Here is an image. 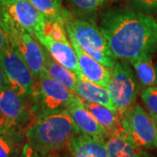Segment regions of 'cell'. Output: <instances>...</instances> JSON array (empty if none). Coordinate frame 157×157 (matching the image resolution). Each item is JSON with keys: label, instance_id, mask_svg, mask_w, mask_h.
Wrapping results in <instances>:
<instances>
[{"label": "cell", "instance_id": "obj_1", "mask_svg": "<svg viewBox=\"0 0 157 157\" xmlns=\"http://www.w3.org/2000/svg\"><path fill=\"white\" fill-rule=\"evenodd\" d=\"M99 28L117 59L128 62L153 56L157 50V20L131 7L105 12Z\"/></svg>", "mask_w": 157, "mask_h": 157}, {"label": "cell", "instance_id": "obj_2", "mask_svg": "<svg viewBox=\"0 0 157 157\" xmlns=\"http://www.w3.org/2000/svg\"><path fill=\"white\" fill-rule=\"evenodd\" d=\"M75 135L78 133L67 110L33 120L25 129L26 142L42 156L65 150Z\"/></svg>", "mask_w": 157, "mask_h": 157}, {"label": "cell", "instance_id": "obj_3", "mask_svg": "<svg viewBox=\"0 0 157 157\" xmlns=\"http://www.w3.org/2000/svg\"><path fill=\"white\" fill-rule=\"evenodd\" d=\"M78 98L73 92L54 80L45 69L35 79L33 94L30 98L33 121L52 113L67 110Z\"/></svg>", "mask_w": 157, "mask_h": 157}, {"label": "cell", "instance_id": "obj_4", "mask_svg": "<svg viewBox=\"0 0 157 157\" xmlns=\"http://www.w3.org/2000/svg\"><path fill=\"white\" fill-rule=\"evenodd\" d=\"M65 27L70 41L76 43L87 54L113 71L118 59L110 50L106 38L94 23L73 17L66 22Z\"/></svg>", "mask_w": 157, "mask_h": 157}, {"label": "cell", "instance_id": "obj_5", "mask_svg": "<svg viewBox=\"0 0 157 157\" xmlns=\"http://www.w3.org/2000/svg\"><path fill=\"white\" fill-rule=\"evenodd\" d=\"M121 119L125 139L143 149L157 146L156 121L140 105L135 104Z\"/></svg>", "mask_w": 157, "mask_h": 157}, {"label": "cell", "instance_id": "obj_6", "mask_svg": "<svg viewBox=\"0 0 157 157\" xmlns=\"http://www.w3.org/2000/svg\"><path fill=\"white\" fill-rule=\"evenodd\" d=\"M0 67L6 84L19 95L30 99L35 86V78L26 62L11 45L0 55Z\"/></svg>", "mask_w": 157, "mask_h": 157}, {"label": "cell", "instance_id": "obj_7", "mask_svg": "<svg viewBox=\"0 0 157 157\" xmlns=\"http://www.w3.org/2000/svg\"><path fill=\"white\" fill-rule=\"evenodd\" d=\"M107 91L120 115L135 106L139 93V82L128 62L121 60L116 64L112 71Z\"/></svg>", "mask_w": 157, "mask_h": 157}, {"label": "cell", "instance_id": "obj_8", "mask_svg": "<svg viewBox=\"0 0 157 157\" xmlns=\"http://www.w3.org/2000/svg\"><path fill=\"white\" fill-rule=\"evenodd\" d=\"M11 45L26 62L35 79L45 70V51L38 39L15 23L8 34Z\"/></svg>", "mask_w": 157, "mask_h": 157}, {"label": "cell", "instance_id": "obj_9", "mask_svg": "<svg viewBox=\"0 0 157 157\" xmlns=\"http://www.w3.org/2000/svg\"><path fill=\"white\" fill-rule=\"evenodd\" d=\"M32 121L30 99L6 86L0 92V121L7 127L25 130Z\"/></svg>", "mask_w": 157, "mask_h": 157}, {"label": "cell", "instance_id": "obj_10", "mask_svg": "<svg viewBox=\"0 0 157 157\" xmlns=\"http://www.w3.org/2000/svg\"><path fill=\"white\" fill-rule=\"evenodd\" d=\"M11 19L36 38L45 33V19L29 0H0Z\"/></svg>", "mask_w": 157, "mask_h": 157}, {"label": "cell", "instance_id": "obj_11", "mask_svg": "<svg viewBox=\"0 0 157 157\" xmlns=\"http://www.w3.org/2000/svg\"><path fill=\"white\" fill-rule=\"evenodd\" d=\"M36 39L56 61L71 70L78 78L83 76L76 52L69 39L56 40L44 33L37 36Z\"/></svg>", "mask_w": 157, "mask_h": 157}, {"label": "cell", "instance_id": "obj_12", "mask_svg": "<svg viewBox=\"0 0 157 157\" xmlns=\"http://www.w3.org/2000/svg\"><path fill=\"white\" fill-rule=\"evenodd\" d=\"M67 110L70 113L78 135L105 140L110 137L108 132L86 108L84 102L79 98L73 102Z\"/></svg>", "mask_w": 157, "mask_h": 157}, {"label": "cell", "instance_id": "obj_13", "mask_svg": "<svg viewBox=\"0 0 157 157\" xmlns=\"http://www.w3.org/2000/svg\"><path fill=\"white\" fill-rule=\"evenodd\" d=\"M78 58V65L82 75L89 81L100 86L101 87L107 88L111 79V70L103 66L95 59L87 54L82 50L76 43L70 41Z\"/></svg>", "mask_w": 157, "mask_h": 157}, {"label": "cell", "instance_id": "obj_14", "mask_svg": "<svg viewBox=\"0 0 157 157\" xmlns=\"http://www.w3.org/2000/svg\"><path fill=\"white\" fill-rule=\"evenodd\" d=\"M74 94L83 101L101 105L118 113L117 107L113 102L107 88L91 82L84 76L78 78Z\"/></svg>", "mask_w": 157, "mask_h": 157}, {"label": "cell", "instance_id": "obj_15", "mask_svg": "<svg viewBox=\"0 0 157 157\" xmlns=\"http://www.w3.org/2000/svg\"><path fill=\"white\" fill-rule=\"evenodd\" d=\"M67 149L73 157H108L106 140L86 135H74Z\"/></svg>", "mask_w": 157, "mask_h": 157}, {"label": "cell", "instance_id": "obj_16", "mask_svg": "<svg viewBox=\"0 0 157 157\" xmlns=\"http://www.w3.org/2000/svg\"><path fill=\"white\" fill-rule=\"evenodd\" d=\"M84 102V106L89 111L96 121L108 132L111 136H122V124L119 113L101 105Z\"/></svg>", "mask_w": 157, "mask_h": 157}, {"label": "cell", "instance_id": "obj_17", "mask_svg": "<svg viewBox=\"0 0 157 157\" xmlns=\"http://www.w3.org/2000/svg\"><path fill=\"white\" fill-rule=\"evenodd\" d=\"M25 130L7 128L0 131V157H19L25 142Z\"/></svg>", "mask_w": 157, "mask_h": 157}, {"label": "cell", "instance_id": "obj_18", "mask_svg": "<svg viewBox=\"0 0 157 157\" xmlns=\"http://www.w3.org/2000/svg\"><path fill=\"white\" fill-rule=\"evenodd\" d=\"M46 21H55L65 25L73 16L60 0H29Z\"/></svg>", "mask_w": 157, "mask_h": 157}, {"label": "cell", "instance_id": "obj_19", "mask_svg": "<svg viewBox=\"0 0 157 157\" xmlns=\"http://www.w3.org/2000/svg\"><path fill=\"white\" fill-rule=\"evenodd\" d=\"M44 51L45 58V69L46 72L57 82L60 83L68 90L74 93L78 83V77L71 70L65 67L60 63L56 61L45 48Z\"/></svg>", "mask_w": 157, "mask_h": 157}, {"label": "cell", "instance_id": "obj_20", "mask_svg": "<svg viewBox=\"0 0 157 157\" xmlns=\"http://www.w3.org/2000/svg\"><path fill=\"white\" fill-rule=\"evenodd\" d=\"M106 142L108 157H149L143 148L135 146L122 136H111Z\"/></svg>", "mask_w": 157, "mask_h": 157}, {"label": "cell", "instance_id": "obj_21", "mask_svg": "<svg viewBox=\"0 0 157 157\" xmlns=\"http://www.w3.org/2000/svg\"><path fill=\"white\" fill-rule=\"evenodd\" d=\"M69 11L73 17L94 23L97 11L104 6L106 0H67Z\"/></svg>", "mask_w": 157, "mask_h": 157}, {"label": "cell", "instance_id": "obj_22", "mask_svg": "<svg viewBox=\"0 0 157 157\" xmlns=\"http://www.w3.org/2000/svg\"><path fill=\"white\" fill-rule=\"evenodd\" d=\"M135 72V75L140 85L147 88L156 86V71L155 66L152 61V57H143L130 63Z\"/></svg>", "mask_w": 157, "mask_h": 157}, {"label": "cell", "instance_id": "obj_23", "mask_svg": "<svg viewBox=\"0 0 157 157\" xmlns=\"http://www.w3.org/2000/svg\"><path fill=\"white\" fill-rule=\"evenodd\" d=\"M140 97L149 114L157 121V86L144 88Z\"/></svg>", "mask_w": 157, "mask_h": 157}, {"label": "cell", "instance_id": "obj_24", "mask_svg": "<svg viewBox=\"0 0 157 157\" xmlns=\"http://www.w3.org/2000/svg\"><path fill=\"white\" fill-rule=\"evenodd\" d=\"M135 10L146 14L157 13V0H130Z\"/></svg>", "mask_w": 157, "mask_h": 157}, {"label": "cell", "instance_id": "obj_25", "mask_svg": "<svg viewBox=\"0 0 157 157\" xmlns=\"http://www.w3.org/2000/svg\"><path fill=\"white\" fill-rule=\"evenodd\" d=\"M14 25H15V22L11 19L10 16L6 13V11L4 10V8L0 5V27L8 35L12 27L14 26Z\"/></svg>", "mask_w": 157, "mask_h": 157}, {"label": "cell", "instance_id": "obj_26", "mask_svg": "<svg viewBox=\"0 0 157 157\" xmlns=\"http://www.w3.org/2000/svg\"><path fill=\"white\" fill-rule=\"evenodd\" d=\"M19 157H52V155L42 156L39 152L36 151L33 147L29 144L28 142H25L23 147L22 152Z\"/></svg>", "mask_w": 157, "mask_h": 157}, {"label": "cell", "instance_id": "obj_27", "mask_svg": "<svg viewBox=\"0 0 157 157\" xmlns=\"http://www.w3.org/2000/svg\"><path fill=\"white\" fill-rule=\"evenodd\" d=\"M11 45L10 39L6 32L0 27V55L6 50V48Z\"/></svg>", "mask_w": 157, "mask_h": 157}, {"label": "cell", "instance_id": "obj_28", "mask_svg": "<svg viewBox=\"0 0 157 157\" xmlns=\"http://www.w3.org/2000/svg\"><path fill=\"white\" fill-rule=\"evenodd\" d=\"M6 86V79H5V75H4V73H3L2 69H1V67H0V92L4 89Z\"/></svg>", "mask_w": 157, "mask_h": 157}, {"label": "cell", "instance_id": "obj_29", "mask_svg": "<svg viewBox=\"0 0 157 157\" xmlns=\"http://www.w3.org/2000/svg\"><path fill=\"white\" fill-rule=\"evenodd\" d=\"M52 157H73L72 155L70 154V152L68 151V149L67 148V151H60L57 154H54V155H52Z\"/></svg>", "mask_w": 157, "mask_h": 157}, {"label": "cell", "instance_id": "obj_30", "mask_svg": "<svg viewBox=\"0 0 157 157\" xmlns=\"http://www.w3.org/2000/svg\"><path fill=\"white\" fill-rule=\"evenodd\" d=\"M7 128H10V127H7V126H6L5 124H3L1 121H0V131H2V130H4V129Z\"/></svg>", "mask_w": 157, "mask_h": 157}, {"label": "cell", "instance_id": "obj_31", "mask_svg": "<svg viewBox=\"0 0 157 157\" xmlns=\"http://www.w3.org/2000/svg\"><path fill=\"white\" fill-rule=\"evenodd\" d=\"M155 71H156V86H157V64L155 65Z\"/></svg>", "mask_w": 157, "mask_h": 157}, {"label": "cell", "instance_id": "obj_32", "mask_svg": "<svg viewBox=\"0 0 157 157\" xmlns=\"http://www.w3.org/2000/svg\"><path fill=\"white\" fill-rule=\"evenodd\" d=\"M110 1H112V2H115V1H119V0H110Z\"/></svg>", "mask_w": 157, "mask_h": 157}, {"label": "cell", "instance_id": "obj_33", "mask_svg": "<svg viewBox=\"0 0 157 157\" xmlns=\"http://www.w3.org/2000/svg\"><path fill=\"white\" fill-rule=\"evenodd\" d=\"M156 121V123H157V121ZM156 147H157V146H156Z\"/></svg>", "mask_w": 157, "mask_h": 157}, {"label": "cell", "instance_id": "obj_34", "mask_svg": "<svg viewBox=\"0 0 157 157\" xmlns=\"http://www.w3.org/2000/svg\"><path fill=\"white\" fill-rule=\"evenodd\" d=\"M60 1H61V0H60Z\"/></svg>", "mask_w": 157, "mask_h": 157}]
</instances>
